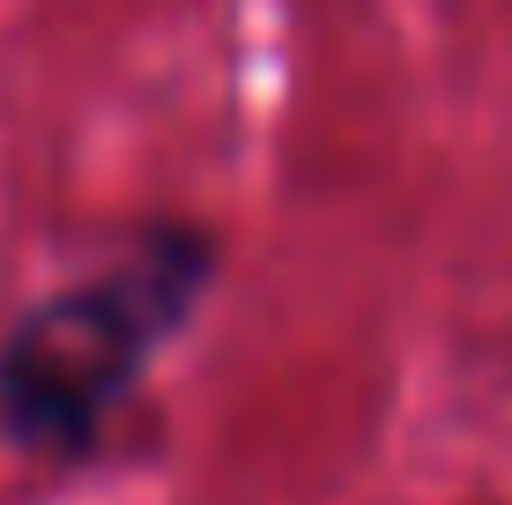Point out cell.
I'll return each instance as SVG.
<instances>
[{
    "label": "cell",
    "instance_id": "1",
    "mask_svg": "<svg viewBox=\"0 0 512 505\" xmlns=\"http://www.w3.org/2000/svg\"><path fill=\"white\" fill-rule=\"evenodd\" d=\"M216 283V238L193 223L141 231L127 260L38 298L0 335V431L38 461H82L119 402Z\"/></svg>",
    "mask_w": 512,
    "mask_h": 505
}]
</instances>
